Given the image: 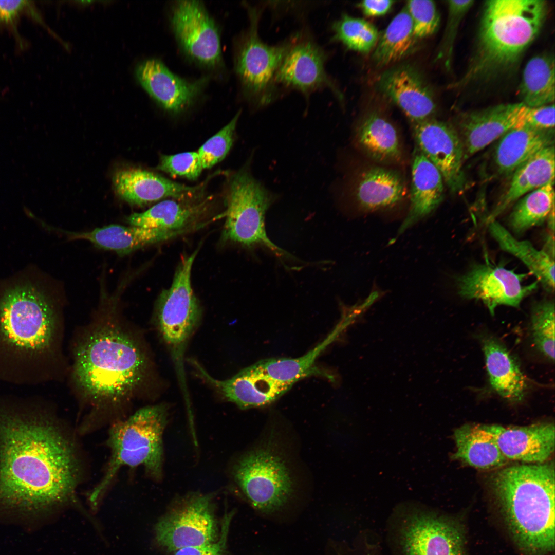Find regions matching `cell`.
Instances as JSON below:
<instances>
[{
	"mask_svg": "<svg viewBox=\"0 0 555 555\" xmlns=\"http://www.w3.org/2000/svg\"><path fill=\"white\" fill-rule=\"evenodd\" d=\"M240 113V110L238 112L226 125L199 149L197 153L203 169L212 168L226 157L233 144L235 130Z\"/></svg>",
	"mask_w": 555,
	"mask_h": 555,
	"instance_id": "cell-39",
	"label": "cell"
},
{
	"mask_svg": "<svg viewBox=\"0 0 555 555\" xmlns=\"http://www.w3.org/2000/svg\"><path fill=\"white\" fill-rule=\"evenodd\" d=\"M553 145L538 152L513 172L508 190L490 212L485 222L495 220L514 201L548 183H554L555 154Z\"/></svg>",
	"mask_w": 555,
	"mask_h": 555,
	"instance_id": "cell-26",
	"label": "cell"
},
{
	"mask_svg": "<svg viewBox=\"0 0 555 555\" xmlns=\"http://www.w3.org/2000/svg\"><path fill=\"white\" fill-rule=\"evenodd\" d=\"M170 16L177 43L190 60L210 70L223 66L218 28L201 1H175Z\"/></svg>",
	"mask_w": 555,
	"mask_h": 555,
	"instance_id": "cell-13",
	"label": "cell"
},
{
	"mask_svg": "<svg viewBox=\"0 0 555 555\" xmlns=\"http://www.w3.org/2000/svg\"><path fill=\"white\" fill-rule=\"evenodd\" d=\"M495 439L507 459L527 463H543L554 450L555 428L551 423L504 427L478 424Z\"/></svg>",
	"mask_w": 555,
	"mask_h": 555,
	"instance_id": "cell-20",
	"label": "cell"
},
{
	"mask_svg": "<svg viewBox=\"0 0 555 555\" xmlns=\"http://www.w3.org/2000/svg\"><path fill=\"white\" fill-rule=\"evenodd\" d=\"M276 198L247 169L235 173L227 192L223 238L249 247L262 245L279 255L287 256L270 240L265 228L266 213Z\"/></svg>",
	"mask_w": 555,
	"mask_h": 555,
	"instance_id": "cell-8",
	"label": "cell"
},
{
	"mask_svg": "<svg viewBox=\"0 0 555 555\" xmlns=\"http://www.w3.org/2000/svg\"><path fill=\"white\" fill-rule=\"evenodd\" d=\"M405 6L412 20L414 35L418 41L428 38L437 31L440 16L433 1H409Z\"/></svg>",
	"mask_w": 555,
	"mask_h": 555,
	"instance_id": "cell-40",
	"label": "cell"
},
{
	"mask_svg": "<svg viewBox=\"0 0 555 555\" xmlns=\"http://www.w3.org/2000/svg\"><path fill=\"white\" fill-rule=\"evenodd\" d=\"M554 120L553 103L535 107L527 106L522 126L527 125L540 130L553 129Z\"/></svg>",
	"mask_w": 555,
	"mask_h": 555,
	"instance_id": "cell-44",
	"label": "cell"
},
{
	"mask_svg": "<svg viewBox=\"0 0 555 555\" xmlns=\"http://www.w3.org/2000/svg\"><path fill=\"white\" fill-rule=\"evenodd\" d=\"M231 513L225 514L221 525L220 534L215 542L199 546H191L180 549L174 555H226L228 533L232 520Z\"/></svg>",
	"mask_w": 555,
	"mask_h": 555,
	"instance_id": "cell-43",
	"label": "cell"
},
{
	"mask_svg": "<svg viewBox=\"0 0 555 555\" xmlns=\"http://www.w3.org/2000/svg\"><path fill=\"white\" fill-rule=\"evenodd\" d=\"M135 74L147 94L164 109L173 113L190 106L201 95L208 81L207 77L196 80L182 78L156 59L140 62Z\"/></svg>",
	"mask_w": 555,
	"mask_h": 555,
	"instance_id": "cell-17",
	"label": "cell"
},
{
	"mask_svg": "<svg viewBox=\"0 0 555 555\" xmlns=\"http://www.w3.org/2000/svg\"><path fill=\"white\" fill-rule=\"evenodd\" d=\"M526 107L523 103L502 104L465 115L460 122L465 160L522 126Z\"/></svg>",
	"mask_w": 555,
	"mask_h": 555,
	"instance_id": "cell-22",
	"label": "cell"
},
{
	"mask_svg": "<svg viewBox=\"0 0 555 555\" xmlns=\"http://www.w3.org/2000/svg\"><path fill=\"white\" fill-rule=\"evenodd\" d=\"M554 183H548L535 189L522 197L512 211L509 218L511 229L522 234L547 220L554 209Z\"/></svg>",
	"mask_w": 555,
	"mask_h": 555,
	"instance_id": "cell-36",
	"label": "cell"
},
{
	"mask_svg": "<svg viewBox=\"0 0 555 555\" xmlns=\"http://www.w3.org/2000/svg\"><path fill=\"white\" fill-rule=\"evenodd\" d=\"M491 236L503 251L521 260L549 292L554 290V257L528 240H519L496 219L487 224Z\"/></svg>",
	"mask_w": 555,
	"mask_h": 555,
	"instance_id": "cell-30",
	"label": "cell"
},
{
	"mask_svg": "<svg viewBox=\"0 0 555 555\" xmlns=\"http://www.w3.org/2000/svg\"><path fill=\"white\" fill-rule=\"evenodd\" d=\"M394 3L388 0H365L359 3L358 7L365 16L376 17L386 14Z\"/></svg>",
	"mask_w": 555,
	"mask_h": 555,
	"instance_id": "cell-46",
	"label": "cell"
},
{
	"mask_svg": "<svg viewBox=\"0 0 555 555\" xmlns=\"http://www.w3.org/2000/svg\"><path fill=\"white\" fill-rule=\"evenodd\" d=\"M377 86L412 123L432 118L436 107L432 91L411 65L402 64L386 70L379 77Z\"/></svg>",
	"mask_w": 555,
	"mask_h": 555,
	"instance_id": "cell-19",
	"label": "cell"
},
{
	"mask_svg": "<svg viewBox=\"0 0 555 555\" xmlns=\"http://www.w3.org/2000/svg\"><path fill=\"white\" fill-rule=\"evenodd\" d=\"M198 251L197 249L181 259L170 287L162 291L156 302L155 318L157 329L172 355L177 358L181 356L201 318V308L191 279Z\"/></svg>",
	"mask_w": 555,
	"mask_h": 555,
	"instance_id": "cell-11",
	"label": "cell"
},
{
	"mask_svg": "<svg viewBox=\"0 0 555 555\" xmlns=\"http://www.w3.org/2000/svg\"><path fill=\"white\" fill-rule=\"evenodd\" d=\"M114 299L105 317L81 340L74 356L73 377L94 408H110L131 399L143 384L148 359L138 341L112 318Z\"/></svg>",
	"mask_w": 555,
	"mask_h": 555,
	"instance_id": "cell-3",
	"label": "cell"
},
{
	"mask_svg": "<svg viewBox=\"0 0 555 555\" xmlns=\"http://www.w3.org/2000/svg\"><path fill=\"white\" fill-rule=\"evenodd\" d=\"M33 403L0 396V508L31 514L75 499L83 474L72 434Z\"/></svg>",
	"mask_w": 555,
	"mask_h": 555,
	"instance_id": "cell-1",
	"label": "cell"
},
{
	"mask_svg": "<svg viewBox=\"0 0 555 555\" xmlns=\"http://www.w3.org/2000/svg\"><path fill=\"white\" fill-rule=\"evenodd\" d=\"M117 194L133 205H143L167 197L186 199L198 195L201 186L190 187L149 171L128 168L117 171L113 178Z\"/></svg>",
	"mask_w": 555,
	"mask_h": 555,
	"instance_id": "cell-23",
	"label": "cell"
},
{
	"mask_svg": "<svg viewBox=\"0 0 555 555\" xmlns=\"http://www.w3.org/2000/svg\"><path fill=\"white\" fill-rule=\"evenodd\" d=\"M554 303L550 300L535 304L532 311L531 331L538 349L549 360H554Z\"/></svg>",
	"mask_w": 555,
	"mask_h": 555,
	"instance_id": "cell-38",
	"label": "cell"
},
{
	"mask_svg": "<svg viewBox=\"0 0 555 555\" xmlns=\"http://www.w3.org/2000/svg\"><path fill=\"white\" fill-rule=\"evenodd\" d=\"M349 323L346 319L340 322L324 340L302 356L295 358H270L255 364L271 379L292 385L298 381L313 375H324L325 374L316 365V360L320 353L335 340Z\"/></svg>",
	"mask_w": 555,
	"mask_h": 555,
	"instance_id": "cell-33",
	"label": "cell"
},
{
	"mask_svg": "<svg viewBox=\"0 0 555 555\" xmlns=\"http://www.w3.org/2000/svg\"><path fill=\"white\" fill-rule=\"evenodd\" d=\"M554 130L515 127L500 138L494 160L498 172L508 175L542 149L554 145Z\"/></svg>",
	"mask_w": 555,
	"mask_h": 555,
	"instance_id": "cell-28",
	"label": "cell"
},
{
	"mask_svg": "<svg viewBox=\"0 0 555 555\" xmlns=\"http://www.w3.org/2000/svg\"><path fill=\"white\" fill-rule=\"evenodd\" d=\"M41 281H11L0 289V380L33 384L46 378L57 350L59 313Z\"/></svg>",
	"mask_w": 555,
	"mask_h": 555,
	"instance_id": "cell-2",
	"label": "cell"
},
{
	"mask_svg": "<svg viewBox=\"0 0 555 555\" xmlns=\"http://www.w3.org/2000/svg\"><path fill=\"white\" fill-rule=\"evenodd\" d=\"M205 202L187 204L173 200L162 201L141 213L126 218L130 226L169 231H190L206 210Z\"/></svg>",
	"mask_w": 555,
	"mask_h": 555,
	"instance_id": "cell-31",
	"label": "cell"
},
{
	"mask_svg": "<svg viewBox=\"0 0 555 555\" xmlns=\"http://www.w3.org/2000/svg\"><path fill=\"white\" fill-rule=\"evenodd\" d=\"M350 195L357 209L363 213L386 211L404 201L407 188L398 171L381 166L361 170L352 179Z\"/></svg>",
	"mask_w": 555,
	"mask_h": 555,
	"instance_id": "cell-21",
	"label": "cell"
},
{
	"mask_svg": "<svg viewBox=\"0 0 555 555\" xmlns=\"http://www.w3.org/2000/svg\"><path fill=\"white\" fill-rule=\"evenodd\" d=\"M327 56L311 38L297 35L289 46L276 71L275 82L285 88L298 90L305 96L329 88L340 101L342 95L327 73Z\"/></svg>",
	"mask_w": 555,
	"mask_h": 555,
	"instance_id": "cell-16",
	"label": "cell"
},
{
	"mask_svg": "<svg viewBox=\"0 0 555 555\" xmlns=\"http://www.w3.org/2000/svg\"><path fill=\"white\" fill-rule=\"evenodd\" d=\"M32 9L29 1H0V25H11L25 11Z\"/></svg>",
	"mask_w": 555,
	"mask_h": 555,
	"instance_id": "cell-45",
	"label": "cell"
},
{
	"mask_svg": "<svg viewBox=\"0 0 555 555\" xmlns=\"http://www.w3.org/2000/svg\"><path fill=\"white\" fill-rule=\"evenodd\" d=\"M522 103L529 107L550 104L554 100V59L550 54L531 58L526 65L519 89Z\"/></svg>",
	"mask_w": 555,
	"mask_h": 555,
	"instance_id": "cell-35",
	"label": "cell"
},
{
	"mask_svg": "<svg viewBox=\"0 0 555 555\" xmlns=\"http://www.w3.org/2000/svg\"><path fill=\"white\" fill-rule=\"evenodd\" d=\"M547 13L542 0H491L485 4L477 44L459 85L509 71L539 32Z\"/></svg>",
	"mask_w": 555,
	"mask_h": 555,
	"instance_id": "cell-5",
	"label": "cell"
},
{
	"mask_svg": "<svg viewBox=\"0 0 555 555\" xmlns=\"http://www.w3.org/2000/svg\"><path fill=\"white\" fill-rule=\"evenodd\" d=\"M525 274H520L487 261L473 265L457 278L458 294L462 298L482 301L493 314L500 305L517 308L522 301L535 291L537 281L523 284Z\"/></svg>",
	"mask_w": 555,
	"mask_h": 555,
	"instance_id": "cell-14",
	"label": "cell"
},
{
	"mask_svg": "<svg viewBox=\"0 0 555 555\" xmlns=\"http://www.w3.org/2000/svg\"><path fill=\"white\" fill-rule=\"evenodd\" d=\"M482 347L492 389L509 401H521L526 395L528 385L527 379L515 358L493 337H484L482 340Z\"/></svg>",
	"mask_w": 555,
	"mask_h": 555,
	"instance_id": "cell-27",
	"label": "cell"
},
{
	"mask_svg": "<svg viewBox=\"0 0 555 555\" xmlns=\"http://www.w3.org/2000/svg\"><path fill=\"white\" fill-rule=\"evenodd\" d=\"M473 3L472 0L447 1L448 19L437 58L442 59L448 68L451 65L454 43L460 22Z\"/></svg>",
	"mask_w": 555,
	"mask_h": 555,
	"instance_id": "cell-41",
	"label": "cell"
},
{
	"mask_svg": "<svg viewBox=\"0 0 555 555\" xmlns=\"http://www.w3.org/2000/svg\"><path fill=\"white\" fill-rule=\"evenodd\" d=\"M186 232L110 225L89 231L65 233L69 239H85L99 248L113 251L123 256L145 246L169 239Z\"/></svg>",
	"mask_w": 555,
	"mask_h": 555,
	"instance_id": "cell-25",
	"label": "cell"
},
{
	"mask_svg": "<svg viewBox=\"0 0 555 555\" xmlns=\"http://www.w3.org/2000/svg\"><path fill=\"white\" fill-rule=\"evenodd\" d=\"M233 475L251 505L264 513L283 508L294 492V479L288 464L270 443L242 457L234 466Z\"/></svg>",
	"mask_w": 555,
	"mask_h": 555,
	"instance_id": "cell-9",
	"label": "cell"
},
{
	"mask_svg": "<svg viewBox=\"0 0 555 555\" xmlns=\"http://www.w3.org/2000/svg\"><path fill=\"white\" fill-rule=\"evenodd\" d=\"M456 451L453 457L468 465L480 469L503 466L504 456L494 438L478 424H464L454 433Z\"/></svg>",
	"mask_w": 555,
	"mask_h": 555,
	"instance_id": "cell-32",
	"label": "cell"
},
{
	"mask_svg": "<svg viewBox=\"0 0 555 555\" xmlns=\"http://www.w3.org/2000/svg\"><path fill=\"white\" fill-rule=\"evenodd\" d=\"M416 147L436 166L453 193L464 190V148L460 135L449 124L429 118L412 123Z\"/></svg>",
	"mask_w": 555,
	"mask_h": 555,
	"instance_id": "cell-15",
	"label": "cell"
},
{
	"mask_svg": "<svg viewBox=\"0 0 555 555\" xmlns=\"http://www.w3.org/2000/svg\"><path fill=\"white\" fill-rule=\"evenodd\" d=\"M168 421L164 404L142 408L112 424L107 440L110 456L100 482L90 492L95 503L105 494L123 467L142 466L155 480L162 476V435Z\"/></svg>",
	"mask_w": 555,
	"mask_h": 555,
	"instance_id": "cell-6",
	"label": "cell"
},
{
	"mask_svg": "<svg viewBox=\"0 0 555 555\" xmlns=\"http://www.w3.org/2000/svg\"><path fill=\"white\" fill-rule=\"evenodd\" d=\"M250 24L239 36L234 52V68L242 90L256 107L270 104L275 97V77L290 41L269 45L258 32L260 12L249 7Z\"/></svg>",
	"mask_w": 555,
	"mask_h": 555,
	"instance_id": "cell-10",
	"label": "cell"
},
{
	"mask_svg": "<svg viewBox=\"0 0 555 555\" xmlns=\"http://www.w3.org/2000/svg\"><path fill=\"white\" fill-rule=\"evenodd\" d=\"M158 169L171 175L195 180L200 175L203 168L196 152H187L161 157Z\"/></svg>",
	"mask_w": 555,
	"mask_h": 555,
	"instance_id": "cell-42",
	"label": "cell"
},
{
	"mask_svg": "<svg viewBox=\"0 0 555 555\" xmlns=\"http://www.w3.org/2000/svg\"><path fill=\"white\" fill-rule=\"evenodd\" d=\"M355 141L360 150L376 162L396 163L402 158L396 128L378 113H370L361 121L355 130Z\"/></svg>",
	"mask_w": 555,
	"mask_h": 555,
	"instance_id": "cell-29",
	"label": "cell"
},
{
	"mask_svg": "<svg viewBox=\"0 0 555 555\" xmlns=\"http://www.w3.org/2000/svg\"><path fill=\"white\" fill-rule=\"evenodd\" d=\"M332 29L333 41L363 53H367L374 48L379 38L377 29L372 24L347 14L335 22Z\"/></svg>",
	"mask_w": 555,
	"mask_h": 555,
	"instance_id": "cell-37",
	"label": "cell"
},
{
	"mask_svg": "<svg viewBox=\"0 0 555 555\" xmlns=\"http://www.w3.org/2000/svg\"><path fill=\"white\" fill-rule=\"evenodd\" d=\"M388 532L395 555H466L460 524L419 504L397 506L390 518Z\"/></svg>",
	"mask_w": 555,
	"mask_h": 555,
	"instance_id": "cell-7",
	"label": "cell"
},
{
	"mask_svg": "<svg viewBox=\"0 0 555 555\" xmlns=\"http://www.w3.org/2000/svg\"><path fill=\"white\" fill-rule=\"evenodd\" d=\"M418 41L414 35L412 20L405 6L379 38L373 60L381 67L398 61L412 52Z\"/></svg>",
	"mask_w": 555,
	"mask_h": 555,
	"instance_id": "cell-34",
	"label": "cell"
},
{
	"mask_svg": "<svg viewBox=\"0 0 555 555\" xmlns=\"http://www.w3.org/2000/svg\"><path fill=\"white\" fill-rule=\"evenodd\" d=\"M492 485L514 543L526 555H545L555 546L553 464L509 467L494 475Z\"/></svg>",
	"mask_w": 555,
	"mask_h": 555,
	"instance_id": "cell-4",
	"label": "cell"
},
{
	"mask_svg": "<svg viewBox=\"0 0 555 555\" xmlns=\"http://www.w3.org/2000/svg\"><path fill=\"white\" fill-rule=\"evenodd\" d=\"M221 526L215 516L210 495L196 494L180 501L157 523L158 544L169 552L216 542Z\"/></svg>",
	"mask_w": 555,
	"mask_h": 555,
	"instance_id": "cell-12",
	"label": "cell"
},
{
	"mask_svg": "<svg viewBox=\"0 0 555 555\" xmlns=\"http://www.w3.org/2000/svg\"><path fill=\"white\" fill-rule=\"evenodd\" d=\"M443 196L444 181L441 174L415 146L412 161L410 205L398 235L433 213Z\"/></svg>",
	"mask_w": 555,
	"mask_h": 555,
	"instance_id": "cell-24",
	"label": "cell"
},
{
	"mask_svg": "<svg viewBox=\"0 0 555 555\" xmlns=\"http://www.w3.org/2000/svg\"><path fill=\"white\" fill-rule=\"evenodd\" d=\"M197 374L226 400L242 409L266 406L279 399L292 386L265 375L255 364L226 380L213 378L196 361H191Z\"/></svg>",
	"mask_w": 555,
	"mask_h": 555,
	"instance_id": "cell-18",
	"label": "cell"
}]
</instances>
